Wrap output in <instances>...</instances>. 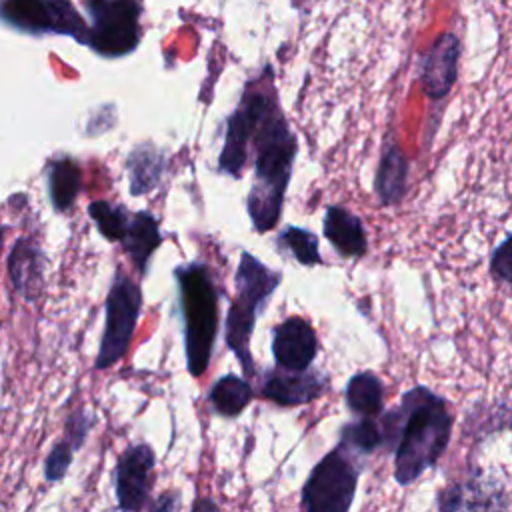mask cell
I'll use <instances>...</instances> for the list:
<instances>
[{
	"mask_svg": "<svg viewBox=\"0 0 512 512\" xmlns=\"http://www.w3.org/2000/svg\"><path fill=\"white\" fill-rule=\"evenodd\" d=\"M358 472L354 454L338 444L308 474L302 486V508L308 512H346L356 494Z\"/></svg>",
	"mask_w": 512,
	"mask_h": 512,
	"instance_id": "cell-5",
	"label": "cell"
},
{
	"mask_svg": "<svg viewBox=\"0 0 512 512\" xmlns=\"http://www.w3.org/2000/svg\"><path fill=\"white\" fill-rule=\"evenodd\" d=\"M46 182H48L52 206L58 212L70 210L82 182V172L78 162L70 156H58L50 160L46 166Z\"/></svg>",
	"mask_w": 512,
	"mask_h": 512,
	"instance_id": "cell-18",
	"label": "cell"
},
{
	"mask_svg": "<svg viewBox=\"0 0 512 512\" xmlns=\"http://www.w3.org/2000/svg\"><path fill=\"white\" fill-rule=\"evenodd\" d=\"M446 400L426 386L406 390L400 404L380 416L384 446L394 450V478L408 486L430 470L452 436Z\"/></svg>",
	"mask_w": 512,
	"mask_h": 512,
	"instance_id": "cell-1",
	"label": "cell"
},
{
	"mask_svg": "<svg viewBox=\"0 0 512 512\" xmlns=\"http://www.w3.org/2000/svg\"><path fill=\"white\" fill-rule=\"evenodd\" d=\"M154 452L148 444H134L122 452L114 470V490L122 510H140L150 494Z\"/></svg>",
	"mask_w": 512,
	"mask_h": 512,
	"instance_id": "cell-10",
	"label": "cell"
},
{
	"mask_svg": "<svg viewBox=\"0 0 512 512\" xmlns=\"http://www.w3.org/2000/svg\"><path fill=\"white\" fill-rule=\"evenodd\" d=\"M122 242H124L128 256L136 264V268L142 274H146L148 262H150L154 250L162 244L158 220L150 212H144V210L132 214Z\"/></svg>",
	"mask_w": 512,
	"mask_h": 512,
	"instance_id": "cell-17",
	"label": "cell"
},
{
	"mask_svg": "<svg viewBox=\"0 0 512 512\" xmlns=\"http://www.w3.org/2000/svg\"><path fill=\"white\" fill-rule=\"evenodd\" d=\"M408 170H410V162L406 154L402 152L396 138L392 136L390 140L388 136L382 146V154H380L376 178H374V192L382 206H396L404 200Z\"/></svg>",
	"mask_w": 512,
	"mask_h": 512,
	"instance_id": "cell-14",
	"label": "cell"
},
{
	"mask_svg": "<svg viewBox=\"0 0 512 512\" xmlns=\"http://www.w3.org/2000/svg\"><path fill=\"white\" fill-rule=\"evenodd\" d=\"M328 388V378L316 370H284L272 368L264 374L260 392L280 406L306 404L320 398Z\"/></svg>",
	"mask_w": 512,
	"mask_h": 512,
	"instance_id": "cell-12",
	"label": "cell"
},
{
	"mask_svg": "<svg viewBox=\"0 0 512 512\" xmlns=\"http://www.w3.org/2000/svg\"><path fill=\"white\" fill-rule=\"evenodd\" d=\"M4 232H6V230L0 226V252H2V244H4Z\"/></svg>",
	"mask_w": 512,
	"mask_h": 512,
	"instance_id": "cell-28",
	"label": "cell"
},
{
	"mask_svg": "<svg viewBox=\"0 0 512 512\" xmlns=\"http://www.w3.org/2000/svg\"><path fill=\"white\" fill-rule=\"evenodd\" d=\"M458 52V38L454 34H444L424 56L420 80L432 100L444 98L454 86L458 74Z\"/></svg>",
	"mask_w": 512,
	"mask_h": 512,
	"instance_id": "cell-13",
	"label": "cell"
},
{
	"mask_svg": "<svg viewBox=\"0 0 512 512\" xmlns=\"http://www.w3.org/2000/svg\"><path fill=\"white\" fill-rule=\"evenodd\" d=\"M278 248L286 250L296 262H300L302 266H316L322 264V256H320V244H318V236L306 228H298V226H286L278 238H276Z\"/></svg>",
	"mask_w": 512,
	"mask_h": 512,
	"instance_id": "cell-23",
	"label": "cell"
},
{
	"mask_svg": "<svg viewBox=\"0 0 512 512\" xmlns=\"http://www.w3.org/2000/svg\"><path fill=\"white\" fill-rule=\"evenodd\" d=\"M340 444L354 456H366L384 446V432L378 416H358L342 428Z\"/></svg>",
	"mask_w": 512,
	"mask_h": 512,
	"instance_id": "cell-22",
	"label": "cell"
},
{
	"mask_svg": "<svg viewBox=\"0 0 512 512\" xmlns=\"http://www.w3.org/2000/svg\"><path fill=\"white\" fill-rule=\"evenodd\" d=\"M140 308V288L122 270H118L106 296V324L98 346V356L94 360L96 370H106L126 356L136 330Z\"/></svg>",
	"mask_w": 512,
	"mask_h": 512,
	"instance_id": "cell-6",
	"label": "cell"
},
{
	"mask_svg": "<svg viewBox=\"0 0 512 512\" xmlns=\"http://www.w3.org/2000/svg\"><path fill=\"white\" fill-rule=\"evenodd\" d=\"M72 452H74V448L70 446L68 440L54 444V448L50 450V454L46 458V466H44V476L48 482L62 480V476L68 472V468L72 464Z\"/></svg>",
	"mask_w": 512,
	"mask_h": 512,
	"instance_id": "cell-25",
	"label": "cell"
},
{
	"mask_svg": "<svg viewBox=\"0 0 512 512\" xmlns=\"http://www.w3.org/2000/svg\"><path fill=\"white\" fill-rule=\"evenodd\" d=\"M324 236L344 258H362L368 250V238L362 220L344 206H328L324 212Z\"/></svg>",
	"mask_w": 512,
	"mask_h": 512,
	"instance_id": "cell-15",
	"label": "cell"
},
{
	"mask_svg": "<svg viewBox=\"0 0 512 512\" xmlns=\"http://www.w3.org/2000/svg\"><path fill=\"white\" fill-rule=\"evenodd\" d=\"M92 424H94V418L84 410V408H78L70 418H68V422H66V440L70 442V446L74 448V450H78L82 444H84V440H86V436H88V432H90V428H92Z\"/></svg>",
	"mask_w": 512,
	"mask_h": 512,
	"instance_id": "cell-27",
	"label": "cell"
},
{
	"mask_svg": "<svg viewBox=\"0 0 512 512\" xmlns=\"http://www.w3.org/2000/svg\"><path fill=\"white\" fill-rule=\"evenodd\" d=\"M274 92L270 72L246 84V90L236 106V110L226 120V134L224 146L218 156V170L240 178L248 152H250V136L256 126V120L264 108V102Z\"/></svg>",
	"mask_w": 512,
	"mask_h": 512,
	"instance_id": "cell-8",
	"label": "cell"
},
{
	"mask_svg": "<svg viewBox=\"0 0 512 512\" xmlns=\"http://www.w3.org/2000/svg\"><path fill=\"white\" fill-rule=\"evenodd\" d=\"M174 278L184 324L186 366L192 376H202L210 364L218 332V288L210 268L202 262L178 266Z\"/></svg>",
	"mask_w": 512,
	"mask_h": 512,
	"instance_id": "cell-3",
	"label": "cell"
},
{
	"mask_svg": "<svg viewBox=\"0 0 512 512\" xmlns=\"http://www.w3.org/2000/svg\"><path fill=\"white\" fill-rule=\"evenodd\" d=\"M254 390L248 380L240 378L238 374H226L218 378L210 392L208 400L212 408L222 416H238L250 402H252Z\"/></svg>",
	"mask_w": 512,
	"mask_h": 512,
	"instance_id": "cell-21",
	"label": "cell"
},
{
	"mask_svg": "<svg viewBox=\"0 0 512 512\" xmlns=\"http://www.w3.org/2000/svg\"><path fill=\"white\" fill-rule=\"evenodd\" d=\"M488 268L496 280L512 284V234L494 248Z\"/></svg>",
	"mask_w": 512,
	"mask_h": 512,
	"instance_id": "cell-26",
	"label": "cell"
},
{
	"mask_svg": "<svg viewBox=\"0 0 512 512\" xmlns=\"http://www.w3.org/2000/svg\"><path fill=\"white\" fill-rule=\"evenodd\" d=\"M0 18L30 34H68L86 42L88 26L70 0H2Z\"/></svg>",
	"mask_w": 512,
	"mask_h": 512,
	"instance_id": "cell-9",
	"label": "cell"
},
{
	"mask_svg": "<svg viewBox=\"0 0 512 512\" xmlns=\"http://www.w3.org/2000/svg\"><path fill=\"white\" fill-rule=\"evenodd\" d=\"M282 274L268 268L254 254L242 252L236 270V298L226 314V344L236 354L246 376H254L250 354V336L258 314L266 308L268 298L280 284Z\"/></svg>",
	"mask_w": 512,
	"mask_h": 512,
	"instance_id": "cell-4",
	"label": "cell"
},
{
	"mask_svg": "<svg viewBox=\"0 0 512 512\" xmlns=\"http://www.w3.org/2000/svg\"><path fill=\"white\" fill-rule=\"evenodd\" d=\"M344 398L352 414L380 416L384 408V384L374 372H358L348 380Z\"/></svg>",
	"mask_w": 512,
	"mask_h": 512,
	"instance_id": "cell-20",
	"label": "cell"
},
{
	"mask_svg": "<svg viewBox=\"0 0 512 512\" xmlns=\"http://www.w3.org/2000/svg\"><path fill=\"white\" fill-rule=\"evenodd\" d=\"M92 26L86 42L106 58L130 54L140 42V4L136 0H88Z\"/></svg>",
	"mask_w": 512,
	"mask_h": 512,
	"instance_id": "cell-7",
	"label": "cell"
},
{
	"mask_svg": "<svg viewBox=\"0 0 512 512\" xmlns=\"http://www.w3.org/2000/svg\"><path fill=\"white\" fill-rule=\"evenodd\" d=\"M318 352V338L312 324L300 316H290L272 332V354L278 368L306 370Z\"/></svg>",
	"mask_w": 512,
	"mask_h": 512,
	"instance_id": "cell-11",
	"label": "cell"
},
{
	"mask_svg": "<svg viewBox=\"0 0 512 512\" xmlns=\"http://www.w3.org/2000/svg\"><path fill=\"white\" fill-rule=\"evenodd\" d=\"M166 160L164 154L152 144H138L126 160V168L130 174V192L140 196L158 186Z\"/></svg>",
	"mask_w": 512,
	"mask_h": 512,
	"instance_id": "cell-19",
	"label": "cell"
},
{
	"mask_svg": "<svg viewBox=\"0 0 512 512\" xmlns=\"http://www.w3.org/2000/svg\"><path fill=\"white\" fill-rule=\"evenodd\" d=\"M254 152V178L246 198L248 216L256 232L272 230L284 206V196L292 178L298 152L296 134L276 98V90L264 102L250 136Z\"/></svg>",
	"mask_w": 512,
	"mask_h": 512,
	"instance_id": "cell-2",
	"label": "cell"
},
{
	"mask_svg": "<svg viewBox=\"0 0 512 512\" xmlns=\"http://www.w3.org/2000/svg\"><path fill=\"white\" fill-rule=\"evenodd\" d=\"M42 250L28 238H20L8 258V270L14 288L26 298L36 300L42 290Z\"/></svg>",
	"mask_w": 512,
	"mask_h": 512,
	"instance_id": "cell-16",
	"label": "cell"
},
{
	"mask_svg": "<svg viewBox=\"0 0 512 512\" xmlns=\"http://www.w3.org/2000/svg\"><path fill=\"white\" fill-rule=\"evenodd\" d=\"M88 214L94 220L98 232L114 242H122L130 214L120 204H110L106 200H96L88 206Z\"/></svg>",
	"mask_w": 512,
	"mask_h": 512,
	"instance_id": "cell-24",
	"label": "cell"
}]
</instances>
